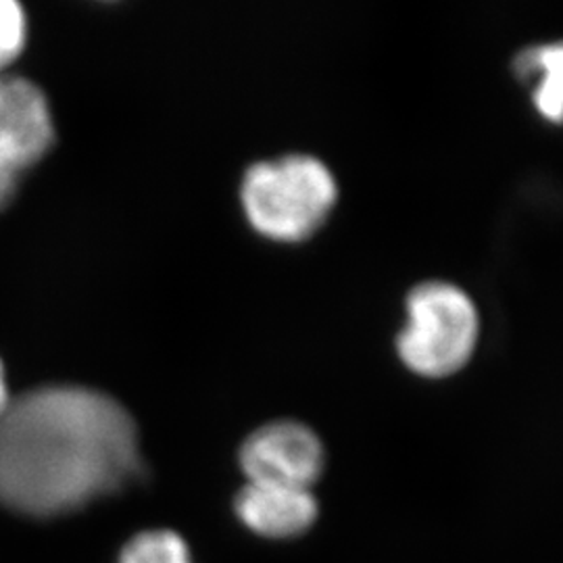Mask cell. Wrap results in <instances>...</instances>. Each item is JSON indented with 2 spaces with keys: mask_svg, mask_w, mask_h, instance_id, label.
Returning <instances> with one entry per match:
<instances>
[{
  "mask_svg": "<svg viewBox=\"0 0 563 563\" xmlns=\"http://www.w3.org/2000/svg\"><path fill=\"white\" fill-rule=\"evenodd\" d=\"M136 426L120 402L80 386H46L0 413V504L53 518L141 474Z\"/></svg>",
  "mask_w": 563,
  "mask_h": 563,
  "instance_id": "1",
  "label": "cell"
},
{
  "mask_svg": "<svg viewBox=\"0 0 563 563\" xmlns=\"http://www.w3.org/2000/svg\"><path fill=\"white\" fill-rule=\"evenodd\" d=\"M336 202V176L313 155L295 153L255 163L242 181L249 222L274 241H307L328 222Z\"/></svg>",
  "mask_w": 563,
  "mask_h": 563,
  "instance_id": "2",
  "label": "cell"
},
{
  "mask_svg": "<svg viewBox=\"0 0 563 563\" xmlns=\"http://www.w3.org/2000/svg\"><path fill=\"white\" fill-rule=\"evenodd\" d=\"M478 339V307L460 284L426 280L409 290L395 346L411 374L441 380L462 372L472 362Z\"/></svg>",
  "mask_w": 563,
  "mask_h": 563,
  "instance_id": "3",
  "label": "cell"
},
{
  "mask_svg": "<svg viewBox=\"0 0 563 563\" xmlns=\"http://www.w3.org/2000/svg\"><path fill=\"white\" fill-rule=\"evenodd\" d=\"M53 141V115L41 88L0 74V209L11 202L25 172L41 162Z\"/></svg>",
  "mask_w": 563,
  "mask_h": 563,
  "instance_id": "4",
  "label": "cell"
},
{
  "mask_svg": "<svg viewBox=\"0 0 563 563\" xmlns=\"http://www.w3.org/2000/svg\"><path fill=\"white\" fill-rule=\"evenodd\" d=\"M246 483L313 488L325 467L320 437L301 422L282 420L255 430L241 449Z\"/></svg>",
  "mask_w": 563,
  "mask_h": 563,
  "instance_id": "5",
  "label": "cell"
},
{
  "mask_svg": "<svg viewBox=\"0 0 563 563\" xmlns=\"http://www.w3.org/2000/svg\"><path fill=\"white\" fill-rule=\"evenodd\" d=\"M234 507L251 532L276 541L301 537L320 516L311 488L280 484L246 483Z\"/></svg>",
  "mask_w": 563,
  "mask_h": 563,
  "instance_id": "6",
  "label": "cell"
},
{
  "mask_svg": "<svg viewBox=\"0 0 563 563\" xmlns=\"http://www.w3.org/2000/svg\"><path fill=\"white\" fill-rule=\"evenodd\" d=\"M514 71L528 88L539 115L563 125V41L523 48L514 60Z\"/></svg>",
  "mask_w": 563,
  "mask_h": 563,
  "instance_id": "7",
  "label": "cell"
},
{
  "mask_svg": "<svg viewBox=\"0 0 563 563\" xmlns=\"http://www.w3.org/2000/svg\"><path fill=\"white\" fill-rule=\"evenodd\" d=\"M120 563H192L180 534L151 530L134 537L121 551Z\"/></svg>",
  "mask_w": 563,
  "mask_h": 563,
  "instance_id": "8",
  "label": "cell"
},
{
  "mask_svg": "<svg viewBox=\"0 0 563 563\" xmlns=\"http://www.w3.org/2000/svg\"><path fill=\"white\" fill-rule=\"evenodd\" d=\"M25 41V15L15 0H0V69L20 55Z\"/></svg>",
  "mask_w": 563,
  "mask_h": 563,
  "instance_id": "9",
  "label": "cell"
},
{
  "mask_svg": "<svg viewBox=\"0 0 563 563\" xmlns=\"http://www.w3.org/2000/svg\"><path fill=\"white\" fill-rule=\"evenodd\" d=\"M9 395H7V383H4V372H2V363H0V413L7 409L9 405Z\"/></svg>",
  "mask_w": 563,
  "mask_h": 563,
  "instance_id": "10",
  "label": "cell"
}]
</instances>
